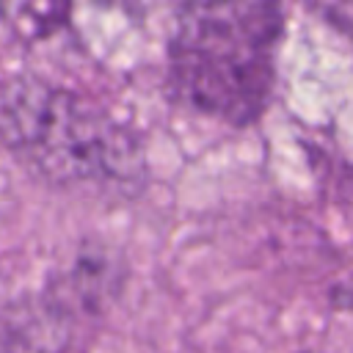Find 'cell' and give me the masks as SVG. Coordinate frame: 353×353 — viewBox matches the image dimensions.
<instances>
[{
  "instance_id": "cell-1",
  "label": "cell",
  "mask_w": 353,
  "mask_h": 353,
  "mask_svg": "<svg viewBox=\"0 0 353 353\" xmlns=\"http://www.w3.org/2000/svg\"><path fill=\"white\" fill-rule=\"evenodd\" d=\"M284 6L185 3L168 36L171 97L229 127L254 124L273 94Z\"/></svg>"
},
{
  "instance_id": "cell-2",
  "label": "cell",
  "mask_w": 353,
  "mask_h": 353,
  "mask_svg": "<svg viewBox=\"0 0 353 353\" xmlns=\"http://www.w3.org/2000/svg\"><path fill=\"white\" fill-rule=\"evenodd\" d=\"M0 138L55 182L130 185L143 176V149L130 127L41 77H17L0 91Z\"/></svg>"
}]
</instances>
